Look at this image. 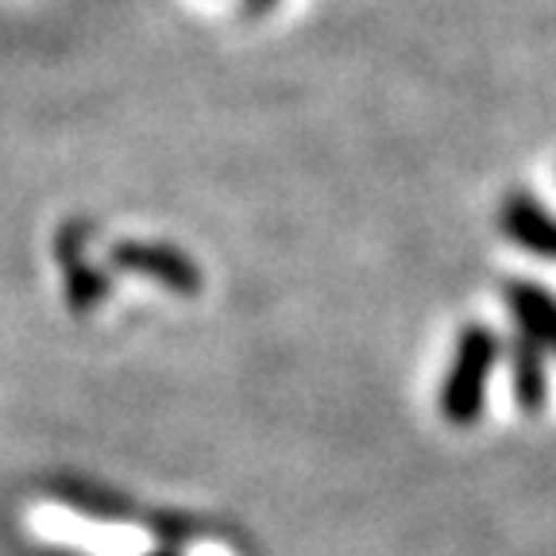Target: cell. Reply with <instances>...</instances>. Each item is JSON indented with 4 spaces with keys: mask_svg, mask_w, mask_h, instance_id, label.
Returning a JSON list of instances; mask_svg holds the SVG:
<instances>
[{
    "mask_svg": "<svg viewBox=\"0 0 556 556\" xmlns=\"http://www.w3.org/2000/svg\"><path fill=\"white\" fill-rule=\"evenodd\" d=\"M31 530L47 541L86 548V553H97V556H143L151 545L148 533H139L136 526L81 518V514L62 510V506H39V510L31 514Z\"/></svg>",
    "mask_w": 556,
    "mask_h": 556,
    "instance_id": "obj_1",
    "label": "cell"
},
{
    "mask_svg": "<svg viewBox=\"0 0 556 556\" xmlns=\"http://www.w3.org/2000/svg\"><path fill=\"white\" fill-rule=\"evenodd\" d=\"M491 364H495V340L483 329H471L460 344V356L452 364L448 387H444V414L452 421H471L479 414Z\"/></svg>",
    "mask_w": 556,
    "mask_h": 556,
    "instance_id": "obj_2",
    "label": "cell"
},
{
    "mask_svg": "<svg viewBox=\"0 0 556 556\" xmlns=\"http://www.w3.org/2000/svg\"><path fill=\"white\" fill-rule=\"evenodd\" d=\"M506 232L541 255H556V220L541 213L530 198H514L506 208Z\"/></svg>",
    "mask_w": 556,
    "mask_h": 556,
    "instance_id": "obj_3",
    "label": "cell"
},
{
    "mask_svg": "<svg viewBox=\"0 0 556 556\" xmlns=\"http://www.w3.org/2000/svg\"><path fill=\"white\" fill-rule=\"evenodd\" d=\"M510 302H514V313H518V321L526 325L533 337H541L545 344L556 348V298L541 294V290H533V287H518L510 294Z\"/></svg>",
    "mask_w": 556,
    "mask_h": 556,
    "instance_id": "obj_4",
    "label": "cell"
},
{
    "mask_svg": "<svg viewBox=\"0 0 556 556\" xmlns=\"http://www.w3.org/2000/svg\"><path fill=\"white\" fill-rule=\"evenodd\" d=\"M193 556H228L225 548H213V545H198L193 548Z\"/></svg>",
    "mask_w": 556,
    "mask_h": 556,
    "instance_id": "obj_5",
    "label": "cell"
},
{
    "mask_svg": "<svg viewBox=\"0 0 556 556\" xmlns=\"http://www.w3.org/2000/svg\"><path fill=\"white\" fill-rule=\"evenodd\" d=\"M159 556H163V553H159Z\"/></svg>",
    "mask_w": 556,
    "mask_h": 556,
    "instance_id": "obj_6",
    "label": "cell"
}]
</instances>
